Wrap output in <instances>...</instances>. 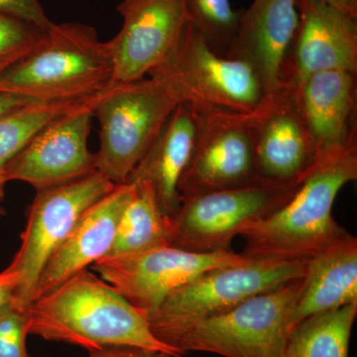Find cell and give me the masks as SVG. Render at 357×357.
I'll return each mask as SVG.
<instances>
[{
  "label": "cell",
  "mask_w": 357,
  "mask_h": 357,
  "mask_svg": "<svg viewBox=\"0 0 357 357\" xmlns=\"http://www.w3.org/2000/svg\"><path fill=\"white\" fill-rule=\"evenodd\" d=\"M28 335L93 351L131 347L184 357L160 342L145 314L89 269L75 274L26 310Z\"/></svg>",
  "instance_id": "1"
},
{
  "label": "cell",
  "mask_w": 357,
  "mask_h": 357,
  "mask_svg": "<svg viewBox=\"0 0 357 357\" xmlns=\"http://www.w3.org/2000/svg\"><path fill=\"white\" fill-rule=\"evenodd\" d=\"M356 178L357 142L319 157L285 206L244 230L241 255L306 261L349 236L333 208L340 190Z\"/></svg>",
  "instance_id": "2"
},
{
  "label": "cell",
  "mask_w": 357,
  "mask_h": 357,
  "mask_svg": "<svg viewBox=\"0 0 357 357\" xmlns=\"http://www.w3.org/2000/svg\"><path fill=\"white\" fill-rule=\"evenodd\" d=\"M109 44L81 22L47 26L29 53L0 76V91L37 100H79L112 86Z\"/></svg>",
  "instance_id": "3"
},
{
  "label": "cell",
  "mask_w": 357,
  "mask_h": 357,
  "mask_svg": "<svg viewBox=\"0 0 357 357\" xmlns=\"http://www.w3.org/2000/svg\"><path fill=\"white\" fill-rule=\"evenodd\" d=\"M182 102L160 75L109 86L95 109L100 124L96 171L114 185L126 184Z\"/></svg>",
  "instance_id": "4"
},
{
  "label": "cell",
  "mask_w": 357,
  "mask_h": 357,
  "mask_svg": "<svg viewBox=\"0 0 357 357\" xmlns=\"http://www.w3.org/2000/svg\"><path fill=\"white\" fill-rule=\"evenodd\" d=\"M307 261L248 258L241 264L215 268L178 288L145 317L155 337L168 345L190 326L300 278Z\"/></svg>",
  "instance_id": "5"
},
{
  "label": "cell",
  "mask_w": 357,
  "mask_h": 357,
  "mask_svg": "<svg viewBox=\"0 0 357 357\" xmlns=\"http://www.w3.org/2000/svg\"><path fill=\"white\" fill-rule=\"evenodd\" d=\"M303 276L190 326L167 344L183 356L208 352L222 357H285Z\"/></svg>",
  "instance_id": "6"
},
{
  "label": "cell",
  "mask_w": 357,
  "mask_h": 357,
  "mask_svg": "<svg viewBox=\"0 0 357 357\" xmlns=\"http://www.w3.org/2000/svg\"><path fill=\"white\" fill-rule=\"evenodd\" d=\"M300 183L274 185L258 181L185 197L170 218L171 245L199 253L231 250L234 237L241 236L248 227L280 210Z\"/></svg>",
  "instance_id": "7"
},
{
  "label": "cell",
  "mask_w": 357,
  "mask_h": 357,
  "mask_svg": "<svg viewBox=\"0 0 357 357\" xmlns=\"http://www.w3.org/2000/svg\"><path fill=\"white\" fill-rule=\"evenodd\" d=\"M151 74L166 77L182 102L196 110L252 112L267 96L250 66L211 50L189 22L170 55Z\"/></svg>",
  "instance_id": "8"
},
{
  "label": "cell",
  "mask_w": 357,
  "mask_h": 357,
  "mask_svg": "<svg viewBox=\"0 0 357 357\" xmlns=\"http://www.w3.org/2000/svg\"><path fill=\"white\" fill-rule=\"evenodd\" d=\"M115 185L96 171L74 182L36 191L28 208L20 248L7 267L18 276L13 306L26 312L52 255L84 211Z\"/></svg>",
  "instance_id": "9"
},
{
  "label": "cell",
  "mask_w": 357,
  "mask_h": 357,
  "mask_svg": "<svg viewBox=\"0 0 357 357\" xmlns=\"http://www.w3.org/2000/svg\"><path fill=\"white\" fill-rule=\"evenodd\" d=\"M198 131L178 183L181 198L258 182L255 112L197 110Z\"/></svg>",
  "instance_id": "10"
},
{
  "label": "cell",
  "mask_w": 357,
  "mask_h": 357,
  "mask_svg": "<svg viewBox=\"0 0 357 357\" xmlns=\"http://www.w3.org/2000/svg\"><path fill=\"white\" fill-rule=\"evenodd\" d=\"M248 259L231 250L199 253L167 245L103 257L91 268L136 309L146 314L199 275L215 268L241 264Z\"/></svg>",
  "instance_id": "11"
},
{
  "label": "cell",
  "mask_w": 357,
  "mask_h": 357,
  "mask_svg": "<svg viewBox=\"0 0 357 357\" xmlns=\"http://www.w3.org/2000/svg\"><path fill=\"white\" fill-rule=\"evenodd\" d=\"M107 89L42 128L7 165L6 182L21 181L40 191L96 172L88 140L96 105Z\"/></svg>",
  "instance_id": "12"
},
{
  "label": "cell",
  "mask_w": 357,
  "mask_h": 357,
  "mask_svg": "<svg viewBox=\"0 0 357 357\" xmlns=\"http://www.w3.org/2000/svg\"><path fill=\"white\" fill-rule=\"evenodd\" d=\"M255 145L258 180L268 184H297L318 161L293 84L282 83L255 110Z\"/></svg>",
  "instance_id": "13"
},
{
  "label": "cell",
  "mask_w": 357,
  "mask_h": 357,
  "mask_svg": "<svg viewBox=\"0 0 357 357\" xmlns=\"http://www.w3.org/2000/svg\"><path fill=\"white\" fill-rule=\"evenodd\" d=\"M119 33L107 41L112 84L148 76L170 55L188 23L185 0H121Z\"/></svg>",
  "instance_id": "14"
},
{
  "label": "cell",
  "mask_w": 357,
  "mask_h": 357,
  "mask_svg": "<svg viewBox=\"0 0 357 357\" xmlns=\"http://www.w3.org/2000/svg\"><path fill=\"white\" fill-rule=\"evenodd\" d=\"M299 25L282 70V83L297 86L318 73L357 74L356 16L314 0H297Z\"/></svg>",
  "instance_id": "15"
},
{
  "label": "cell",
  "mask_w": 357,
  "mask_h": 357,
  "mask_svg": "<svg viewBox=\"0 0 357 357\" xmlns=\"http://www.w3.org/2000/svg\"><path fill=\"white\" fill-rule=\"evenodd\" d=\"M297 0H253L241 11L225 57L243 61L267 96L282 84V70L299 25Z\"/></svg>",
  "instance_id": "16"
},
{
  "label": "cell",
  "mask_w": 357,
  "mask_h": 357,
  "mask_svg": "<svg viewBox=\"0 0 357 357\" xmlns=\"http://www.w3.org/2000/svg\"><path fill=\"white\" fill-rule=\"evenodd\" d=\"M133 192V184L116 185L84 211L44 267L34 300L109 255L119 220Z\"/></svg>",
  "instance_id": "17"
},
{
  "label": "cell",
  "mask_w": 357,
  "mask_h": 357,
  "mask_svg": "<svg viewBox=\"0 0 357 357\" xmlns=\"http://www.w3.org/2000/svg\"><path fill=\"white\" fill-rule=\"evenodd\" d=\"M295 88L319 157L357 142L356 74L347 70L318 73Z\"/></svg>",
  "instance_id": "18"
},
{
  "label": "cell",
  "mask_w": 357,
  "mask_h": 357,
  "mask_svg": "<svg viewBox=\"0 0 357 357\" xmlns=\"http://www.w3.org/2000/svg\"><path fill=\"white\" fill-rule=\"evenodd\" d=\"M197 131V110L188 103H180L126 181L128 184L147 182L167 217L175 215L182 201L178 183L191 159Z\"/></svg>",
  "instance_id": "19"
},
{
  "label": "cell",
  "mask_w": 357,
  "mask_h": 357,
  "mask_svg": "<svg viewBox=\"0 0 357 357\" xmlns=\"http://www.w3.org/2000/svg\"><path fill=\"white\" fill-rule=\"evenodd\" d=\"M357 302V239L349 236L307 261L290 318L294 326L314 314Z\"/></svg>",
  "instance_id": "20"
},
{
  "label": "cell",
  "mask_w": 357,
  "mask_h": 357,
  "mask_svg": "<svg viewBox=\"0 0 357 357\" xmlns=\"http://www.w3.org/2000/svg\"><path fill=\"white\" fill-rule=\"evenodd\" d=\"M132 184V198L122 213L112 248L105 257L171 245V218L159 208L151 187L144 181Z\"/></svg>",
  "instance_id": "21"
},
{
  "label": "cell",
  "mask_w": 357,
  "mask_h": 357,
  "mask_svg": "<svg viewBox=\"0 0 357 357\" xmlns=\"http://www.w3.org/2000/svg\"><path fill=\"white\" fill-rule=\"evenodd\" d=\"M357 302L309 317L294 326L285 357H349Z\"/></svg>",
  "instance_id": "22"
},
{
  "label": "cell",
  "mask_w": 357,
  "mask_h": 357,
  "mask_svg": "<svg viewBox=\"0 0 357 357\" xmlns=\"http://www.w3.org/2000/svg\"><path fill=\"white\" fill-rule=\"evenodd\" d=\"M96 95L79 100L30 103L0 119V204L6 196L7 183L4 172L16 155L47 124L70 110L82 107Z\"/></svg>",
  "instance_id": "23"
},
{
  "label": "cell",
  "mask_w": 357,
  "mask_h": 357,
  "mask_svg": "<svg viewBox=\"0 0 357 357\" xmlns=\"http://www.w3.org/2000/svg\"><path fill=\"white\" fill-rule=\"evenodd\" d=\"M188 22L202 35L211 50L225 57L236 33L241 11L229 0H185Z\"/></svg>",
  "instance_id": "24"
},
{
  "label": "cell",
  "mask_w": 357,
  "mask_h": 357,
  "mask_svg": "<svg viewBox=\"0 0 357 357\" xmlns=\"http://www.w3.org/2000/svg\"><path fill=\"white\" fill-rule=\"evenodd\" d=\"M44 29L29 21L0 13V76L31 51Z\"/></svg>",
  "instance_id": "25"
},
{
  "label": "cell",
  "mask_w": 357,
  "mask_h": 357,
  "mask_svg": "<svg viewBox=\"0 0 357 357\" xmlns=\"http://www.w3.org/2000/svg\"><path fill=\"white\" fill-rule=\"evenodd\" d=\"M26 312L10 305L0 312V357H30Z\"/></svg>",
  "instance_id": "26"
},
{
  "label": "cell",
  "mask_w": 357,
  "mask_h": 357,
  "mask_svg": "<svg viewBox=\"0 0 357 357\" xmlns=\"http://www.w3.org/2000/svg\"><path fill=\"white\" fill-rule=\"evenodd\" d=\"M0 13L29 21L42 28L52 22L39 0H0Z\"/></svg>",
  "instance_id": "27"
},
{
  "label": "cell",
  "mask_w": 357,
  "mask_h": 357,
  "mask_svg": "<svg viewBox=\"0 0 357 357\" xmlns=\"http://www.w3.org/2000/svg\"><path fill=\"white\" fill-rule=\"evenodd\" d=\"M89 357H174L167 352L131 347H110L89 351Z\"/></svg>",
  "instance_id": "28"
},
{
  "label": "cell",
  "mask_w": 357,
  "mask_h": 357,
  "mask_svg": "<svg viewBox=\"0 0 357 357\" xmlns=\"http://www.w3.org/2000/svg\"><path fill=\"white\" fill-rule=\"evenodd\" d=\"M17 282V274L8 268L0 272V312L13 305Z\"/></svg>",
  "instance_id": "29"
},
{
  "label": "cell",
  "mask_w": 357,
  "mask_h": 357,
  "mask_svg": "<svg viewBox=\"0 0 357 357\" xmlns=\"http://www.w3.org/2000/svg\"><path fill=\"white\" fill-rule=\"evenodd\" d=\"M33 102H38L26 98V96L16 95V93L0 91V119Z\"/></svg>",
  "instance_id": "30"
},
{
  "label": "cell",
  "mask_w": 357,
  "mask_h": 357,
  "mask_svg": "<svg viewBox=\"0 0 357 357\" xmlns=\"http://www.w3.org/2000/svg\"><path fill=\"white\" fill-rule=\"evenodd\" d=\"M314 1L325 3L326 6L335 7L357 17V0H314Z\"/></svg>",
  "instance_id": "31"
},
{
  "label": "cell",
  "mask_w": 357,
  "mask_h": 357,
  "mask_svg": "<svg viewBox=\"0 0 357 357\" xmlns=\"http://www.w3.org/2000/svg\"><path fill=\"white\" fill-rule=\"evenodd\" d=\"M4 215H6V211H4V208L0 206V220H1Z\"/></svg>",
  "instance_id": "32"
}]
</instances>
